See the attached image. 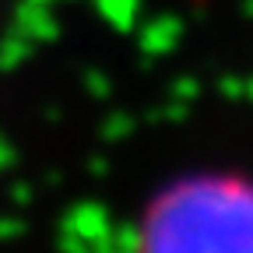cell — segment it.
<instances>
[{"label": "cell", "mask_w": 253, "mask_h": 253, "mask_svg": "<svg viewBox=\"0 0 253 253\" xmlns=\"http://www.w3.org/2000/svg\"><path fill=\"white\" fill-rule=\"evenodd\" d=\"M130 253H253V172L204 166L169 176L137 208Z\"/></svg>", "instance_id": "1"}]
</instances>
